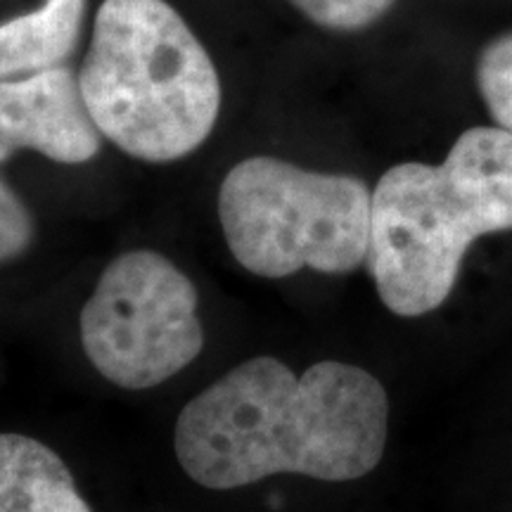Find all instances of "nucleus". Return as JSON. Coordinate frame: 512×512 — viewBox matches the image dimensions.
Masks as SVG:
<instances>
[{
	"label": "nucleus",
	"instance_id": "f257e3e1",
	"mask_svg": "<svg viewBox=\"0 0 512 512\" xmlns=\"http://www.w3.org/2000/svg\"><path fill=\"white\" fill-rule=\"evenodd\" d=\"M387 434V392L368 370L323 361L297 377L259 356L183 408L174 444L190 479L228 491L271 475L358 479L382 460Z\"/></svg>",
	"mask_w": 512,
	"mask_h": 512
},
{
	"label": "nucleus",
	"instance_id": "f03ea898",
	"mask_svg": "<svg viewBox=\"0 0 512 512\" xmlns=\"http://www.w3.org/2000/svg\"><path fill=\"white\" fill-rule=\"evenodd\" d=\"M512 230V131H465L437 166L406 162L370 202L366 264L382 304L418 318L446 302L472 242Z\"/></svg>",
	"mask_w": 512,
	"mask_h": 512
},
{
	"label": "nucleus",
	"instance_id": "7ed1b4c3",
	"mask_svg": "<svg viewBox=\"0 0 512 512\" xmlns=\"http://www.w3.org/2000/svg\"><path fill=\"white\" fill-rule=\"evenodd\" d=\"M79 83L102 138L152 164L195 152L221 112L219 72L166 0H105Z\"/></svg>",
	"mask_w": 512,
	"mask_h": 512
},
{
	"label": "nucleus",
	"instance_id": "20e7f679",
	"mask_svg": "<svg viewBox=\"0 0 512 512\" xmlns=\"http://www.w3.org/2000/svg\"><path fill=\"white\" fill-rule=\"evenodd\" d=\"M370 202L361 178L249 157L223 178L219 219L235 261L259 278L335 275L366 261Z\"/></svg>",
	"mask_w": 512,
	"mask_h": 512
},
{
	"label": "nucleus",
	"instance_id": "39448f33",
	"mask_svg": "<svg viewBox=\"0 0 512 512\" xmlns=\"http://www.w3.org/2000/svg\"><path fill=\"white\" fill-rule=\"evenodd\" d=\"M81 344L95 370L121 389H150L200 356L197 290L150 249L117 256L81 311Z\"/></svg>",
	"mask_w": 512,
	"mask_h": 512
},
{
	"label": "nucleus",
	"instance_id": "423d86ee",
	"mask_svg": "<svg viewBox=\"0 0 512 512\" xmlns=\"http://www.w3.org/2000/svg\"><path fill=\"white\" fill-rule=\"evenodd\" d=\"M100 145L102 133L72 69L0 79V164L19 150H34L57 164H86Z\"/></svg>",
	"mask_w": 512,
	"mask_h": 512
},
{
	"label": "nucleus",
	"instance_id": "0eeeda50",
	"mask_svg": "<svg viewBox=\"0 0 512 512\" xmlns=\"http://www.w3.org/2000/svg\"><path fill=\"white\" fill-rule=\"evenodd\" d=\"M0 512H91L53 448L0 434Z\"/></svg>",
	"mask_w": 512,
	"mask_h": 512
},
{
	"label": "nucleus",
	"instance_id": "6e6552de",
	"mask_svg": "<svg viewBox=\"0 0 512 512\" xmlns=\"http://www.w3.org/2000/svg\"><path fill=\"white\" fill-rule=\"evenodd\" d=\"M88 0H43L41 8L0 24V79L62 67L79 46Z\"/></svg>",
	"mask_w": 512,
	"mask_h": 512
},
{
	"label": "nucleus",
	"instance_id": "1a4fd4ad",
	"mask_svg": "<svg viewBox=\"0 0 512 512\" xmlns=\"http://www.w3.org/2000/svg\"><path fill=\"white\" fill-rule=\"evenodd\" d=\"M477 86L491 117L512 131V34L486 46L477 62Z\"/></svg>",
	"mask_w": 512,
	"mask_h": 512
},
{
	"label": "nucleus",
	"instance_id": "9d476101",
	"mask_svg": "<svg viewBox=\"0 0 512 512\" xmlns=\"http://www.w3.org/2000/svg\"><path fill=\"white\" fill-rule=\"evenodd\" d=\"M313 24L332 31H358L375 24L396 0H290Z\"/></svg>",
	"mask_w": 512,
	"mask_h": 512
},
{
	"label": "nucleus",
	"instance_id": "9b49d317",
	"mask_svg": "<svg viewBox=\"0 0 512 512\" xmlns=\"http://www.w3.org/2000/svg\"><path fill=\"white\" fill-rule=\"evenodd\" d=\"M34 242V219L27 204L0 178V264L17 259Z\"/></svg>",
	"mask_w": 512,
	"mask_h": 512
}]
</instances>
